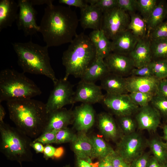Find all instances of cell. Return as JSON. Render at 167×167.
Instances as JSON below:
<instances>
[{"mask_svg": "<svg viewBox=\"0 0 167 167\" xmlns=\"http://www.w3.org/2000/svg\"><path fill=\"white\" fill-rule=\"evenodd\" d=\"M113 154L109 155L100 160L97 167H113L112 159Z\"/></svg>", "mask_w": 167, "mask_h": 167, "instance_id": "48", "label": "cell"}, {"mask_svg": "<svg viewBox=\"0 0 167 167\" xmlns=\"http://www.w3.org/2000/svg\"><path fill=\"white\" fill-rule=\"evenodd\" d=\"M6 112L4 108L2 105L0 104V122H4V119L5 118Z\"/></svg>", "mask_w": 167, "mask_h": 167, "instance_id": "54", "label": "cell"}, {"mask_svg": "<svg viewBox=\"0 0 167 167\" xmlns=\"http://www.w3.org/2000/svg\"><path fill=\"white\" fill-rule=\"evenodd\" d=\"M56 148L50 144L46 145L44 147L43 153L44 157L46 160H48L49 158L53 159Z\"/></svg>", "mask_w": 167, "mask_h": 167, "instance_id": "47", "label": "cell"}, {"mask_svg": "<svg viewBox=\"0 0 167 167\" xmlns=\"http://www.w3.org/2000/svg\"><path fill=\"white\" fill-rule=\"evenodd\" d=\"M147 167H164L153 156L150 157Z\"/></svg>", "mask_w": 167, "mask_h": 167, "instance_id": "51", "label": "cell"}, {"mask_svg": "<svg viewBox=\"0 0 167 167\" xmlns=\"http://www.w3.org/2000/svg\"><path fill=\"white\" fill-rule=\"evenodd\" d=\"M75 135L67 127L58 130L56 134L55 143L60 144L68 142L71 143Z\"/></svg>", "mask_w": 167, "mask_h": 167, "instance_id": "36", "label": "cell"}, {"mask_svg": "<svg viewBox=\"0 0 167 167\" xmlns=\"http://www.w3.org/2000/svg\"><path fill=\"white\" fill-rule=\"evenodd\" d=\"M96 57L95 47L88 36L83 32L77 34L62 54V63L65 68L63 79L67 80L70 75L81 78Z\"/></svg>", "mask_w": 167, "mask_h": 167, "instance_id": "4", "label": "cell"}, {"mask_svg": "<svg viewBox=\"0 0 167 167\" xmlns=\"http://www.w3.org/2000/svg\"><path fill=\"white\" fill-rule=\"evenodd\" d=\"M150 157L148 153L140 155L131 162L130 167H147Z\"/></svg>", "mask_w": 167, "mask_h": 167, "instance_id": "43", "label": "cell"}, {"mask_svg": "<svg viewBox=\"0 0 167 167\" xmlns=\"http://www.w3.org/2000/svg\"><path fill=\"white\" fill-rule=\"evenodd\" d=\"M94 6L99 8L103 13L117 7V0H96Z\"/></svg>", "mask_w": 167, "mask_h": 167, "instance_id": "42", "label": "cell"}, {"mask_svg": "<svg viewBox=\"0 0 167 167\" xmlns=\"http://www.w3.org/2000/svg\"><path fill=\"white\" fill-rule=\"evenodd\" d=\"M100 81V86L107 94L116 95L128 93L125 77L109 72Z\"/></svg>", "mask_w": 167, "mask_h": 167, "instance_id": "20", "label": "cell"}, {"mask_svg": "<svg viewBox=\"0 0 167 167\" xmlns=\"http://www.w3.org/2000/svg\"><path fill=\"white\" fill-rule=\"evenodd\" d=\"M64 167H70L69 165H66Z\"/></svg>", "mask_w": 167, "mask_h": 167, "instance_id": "57", "label": "cell"}, {"mask_svg": "<svg viewBox=\"0 0 167 167\" xmlns=\"http://www.w3.org/2000/svg\"><path fill=\"white\" fill-rule=\"evenodd\" d=\"M73 125L79 132H86L95 122V113L91 105L83 104L72 110Z\"/></svg>", "mask_w": 167, "mask_h": 167, "instance_id": "14", "label": "cell"}, {"mask_svg": "<svg viewBox=\"0 0 167 167\" xmlns=\"http://www.w3.org/2000/svg\"><path fill=\"white\" fill-rule=\"evenodd\" d=\"M167 15V4L164 1H161L157 3L147 21V35L150 31L163 22Z\"/></svg>", "mask_w": 167, "mask_h": 167, "instance_id": "28", "label": "cell"}, {"mask_svg": "<svg viewBox=\"0 0 167 167\" xmlns=\"http://www.w3.org/2000/svg\"><path fill=\"white\" fill-rule=\"evenodd\" d=\"M17 57V62L23 72L44 75L51 79L54 85L58 80L51 66L49 47L30 41L12 44Z\"/></svg>", "mask_w": 167, "mask_h": 167, "instance_id": "3", "label": "cell"}, {"mask_svg": "<svg viewBox=\"0 0 167 167\" xmlns=\"http://www.w3.org/2000/svg\"><path fill=\"white\" fill-rule=\"evenodd\" d=\"M65 150L63 147L60 146L56 148L54 158L58 159L61 158L63 155Z\"/></svg>", "mask_w": 167, "mask_h": 167, "instance_id": "53", "label": "cell"}, {"mask_svg": "<svg viewBox=\"0 0 167 167\" xmlns=\"http://www.w3.org/2000/svg\"><path fill=\"white\" fill-rule=\"evenodd\" d=\"M130 75L142 77L154 76L151 63L141 68H134L132 70Z\"/></svg>", "mask_w": 167, "mask_h": 167, "instance_id": "41", "label": "cell"}, {"mask_svg": "<svg viewBox=\"0 0 167 167\" xmlns=\"http://www.w3.org/2000/svg\"><path fill=\"white\" fill-rule=\"evenodd\" d=\"M31 2L33 6L42 5L46 4L47 6L53 4V0H31Z\"/></svg>", "mask_w": 167, "mask_h": 167, "instance_id": "52", "label": "cell"}, {"mask_svg": "<svg viewBox=\"0 0 167 167\" xmlns=\"http://www.w3.org/2000/svg\"><path fill=\"white\" fill-rule=\"evenodd\" d=\"M151 65L155 77L158 79L167 77V59L153 60Z\"/></svg>", "mask_w": 167, "mask_h": 167, "instance_id": "33", "label": "cell"}, {"mask_svg": "<svg viewBox=\"0 0 167 167\" xmlns=\"http://www.w3.org/2000/svg\"><path fill=\"white\" fill-rule=\"evenodd\" d=\"M17 3L19 11L16 23L18 29L22 30L26 36L40 32V26L36 22L37 12L30 1L19 0Z\"/></svg>", "mask_w": 167, "mask_h": 167, "instance_id": "9", "label": "cell"}, {"mask_svg": "<svg viewBox=\"0 0 167 167\" xmlns=\"http://www.w3.org/2000/svg\"><path fill=\"white\" fill-rule=\"evenodd\" d=\"M71 143L76 157L87 161L92 159V143L91 138L86 135V132H79Z\"/></svg>", "mask_w": 167, "mask_h": 167, "instance_id": "23", "label": "cell"}, {"mask_svg": "<svg viewBox=\"0 0 167 167\" xmlns=\"http://www.w3.org/2000/svg\"><path fill=\"white\" fill-rule=\"evenodd\" d=\"M135 68L147 65L152 61L150 41L148 37L138 40L135 46L128 55Z\"/></svg>", "mask_w": 167, "mask_h": 167, "instance_id": "16", "label": "cell"}, {"mask_svg": "<svg viewBox=\"0 0 167 167\" xmlns=\"http://www.w3.org/2000/svg\"><path fill=\"white\" fill-rule=\"evenodd\" d=\"M138 9L147 21L158 2L156 0H137Z\"/></svg>", "mask_w": 167, "mask_h": 167, "instance_id": "34", "label": "cell"}, {"mask_svg": "<svg viewBox=\"0 0 167 167\" xmlns=\"http://www.w3.org/2000/svg\"><path fill=\"white\" fill-rule=\"evenodd\" d=\"M139 40L127 29L111 41L112 52L128 54L135 46Z\"/></svg>", "mask_w": 167, "mask_h": 167, "instance_id": "21", "label": "cell"}, {"mask_svg": "<svg viewBox=\"0 0 167 167\" xmlns=\"http://www.w3.org/2000/svg\"><path fill=\"white\" fill-rule=\"evenodd\" d=\"M40 88L24 73L6 68L0 72V103L40 95Z\"/></svg>", "mask_w": 167, "mask_h": 167, "instance_id": "6", "label": "cell"}, {"mask_svg": "<svg viewBox=\"0 0 167 167\" xmlns=\"http://www.w3.org/2000/svg\"><path fill=\"white\" fill-rule=\"evenodd\" d=\"M92 160L87 161L85 160L76 157V167H93Z\"/></svg>", "mask_w": 167, "mask_h": 167, "instance_id": "49", "label": "cell"}, {"mask_svg": "<svg viewBox=\"0 0 167 167\" xmlns=\"http://www.w3.org/2000/svg\"><path fill=\"white\" fill-rule=\"evenodd\" d=\"M45 104L48 113L61 109L67 105L73 104L74 91L73 86L67 80L63 79H58L54 85Z\"/></svg>", "mask_w": 167, "mask_h": 167, "instance_id": "8", "label": "cell"}, {"mask_svg": "<svg viewBox=\"0 0 167 167\" xmlns=\"http://www.w3.org/2000/svg\"><path fill=\"white\" fill-rule=\"evenodd\" d=\"M156 94L167 100V79H159Z\"/></svg>", "mask_w": 167, "mask_h": 167, "instance_id": "44", "label": "cell"}, {"mask_svg": "<svg viewBox=\"0 0 167 167\" xmlns=\"http://www.w3.org/2000/svg\"><path fill=\"white\" fill-rule=\"evenodd\" d=\"M112 163L113 167H130V164L116 152L113 155Z\"/></svg>", "mask_w": 167, "mask_h": 167, "instance_id": "45", "label": "cell"}, {"mask_svg": "<svg viewBox=\"0 0 167 167\" xmlns=\"http://www.w3.org/2000/svg\"><path fill=\"white\" fill-rule=\"evenodd\" d=\"M119 118L121 126L126 135L135 132V123L131 116H125Z\"/></svg>", "mask_w": 167, "mask_h": 167, "instance_id": "38", "label": "cell"}, {"mask_svg": "<svg viewBox=\"0 0 167 167\" xmlns=\"http://www.w3.org/2000/svg\"><path fill=\"white\" fill-rule=\"evenodd\" d=\"M60 3L66 5L68 6H74L80 9L85 6L87 4L83 0H59Z\"/></svg>", "mask_w": 167, "mask_h": 167, "instance_id": "46", "label": "cell"}, {"mask_svg": "<svg viewBox=\"0 0 167 167\" xmlns=\"http://www.w3.org/2000/svg\"><path fill=\"white\" fill-rule=\"evenodd\" d=\"M88 36L95 47L96 58L104 59L112 52L111 41L101 30H93Z\"/></svg>", "mask_w": 167, "mask_h": 167, "instance_id": "24", "label": "cell"}, {"mask_svg": "<svg viewBox=\"0 0 167 167\" xmlns=\"http://www.w3.org/2000/svg\"><path fill=\"white\" fill-rule=\"evenodd\" d=\"M98 126L104 136L107 138L114 140L117 137L118 131L113 118L108 113L103 112L97 117Z\"/></svg>", "mask_w": 167, "mask_h": 167, "instance_id": "26", "label": "cell"}, {"mask_svg": "<svg viewBox=\"0 0 167 167\" xmlns=\"http://www.w3.org/2000/svg\"><path fill=\"white\" fill-rule=\"evenodd\" d=\"M79 21L70 6H47L39 25L46 45L49 47L70 43L77 34Z\"/></svg>", "mask_w": 167, "mask_h": 167, "instance_id": "1", "label": "cell"}, {"mask_svg": "<svg viewBox=\"0 0 167 167\" xmlns=\"http://www.w3.org/2000/svg\"><path fill=\"white\" fill-rule=\"evenodd\" d=\"M147 36L151 41L167 39V20L150 31Z\"/></svg>", "mask_w": 167, "mask_h": 167, "instance_id": "35", "label": "cell"}, {"mask_svg": "<svg viewBox=\"0 0 167 167\" xmlns=\"http://www.w3.org/2000/svg\"><path fill=\"white\" fill-rule=\"evenodd\" d=\"M117 6L130 14L138 9L137 0H117Z\"/></svg>", "mask_w": 167, "mask_h": 167, "instance_id": "39", "label": "cell"}, {"mask_svg": "<svg viewBox=\"0 0 167 167\" xmlns=\"http://www.w3.org/2000/svg\"><path fill=\"white\" fill-rule=\"evenodd\" d=\"M90 138L92 145V159L96 158L100 160L116 152L101 138L94 136Z\"/></svg>", "mask_w": 167, "mask_h": 167, "instance_id": "29", "label": "cell"}, {"mask_svg": "<svg viewBox=\"0 0 167 167\" xmlns=\"http://www.w3.org/2000/svg\"><path fill=\"white\" fill-rule=\"evenodd\" d=\"M163 139L165 141V143L167 145V125H164L163 127Z\"/></svg>", "mask_w": 167, "mask_h": 167, "instance_id": "55", "label": "cell"}, {"mask_svg": "<svg viewBox=\"0 0 167 167\" xmlns=\"http://www.w3.org/2000/svg\"><path fill=\"white\" fill-rule=\"evenodd\" d=\"M150 41L152 61L167 59V39Z\"/></svg>", "mask_w": 167, "mask_h": 167, "instance_id": "31", "label": "cell"}, {"mask_svg": "<svg viewBox=\"0 0 167 167\" xmlns=\"http://www.w3.org/2000/svg\"><path fill=\"white\" fill-rule=\"evenodd\" d=\"M30 138L16 127L4 122H0V150L11 161L22 167L23 162L33 161Z\"/></svg>", "mask_w": 167, "mask_h": 167, "instance_id": "5", "label": "cell"}, {"mask_svg": "<svg viewBox=\"0 0 167 167\" xmlns=\"http://www.w3.org/2000/svg\"><path fill=\"white\" fill-rule=\"evenodd\" d=\"M18 10V3L14 0L0 1V32L12 26L17 18Z\"/></svg>", "mask_w": 167, "mask_h": 167, "instance_id": "22", "label": "cell"}, {"mask_svg": "<svg viewBox=\"0 0 167 167\" xmlns=\"http://www.w3.org/2000/svg\"><path fill=\"white\" fill-rule=\"evenodd\" d=\"M156 93L150 92H133L128 94L132 101L139 107L146 106L151 103Z\"/></svg>", "mask_w": 167, "mask_h": 167, "instance_id": "32", "label": "cell"}, {"mask_svg": "<svg viewBox=\"0 0 167 167\" xmlns=\"http://www.w3.org/2000/svg\"><path fill=\"white\" fill-rule=\"evenodd\" d=\"M130 14V21L127 29L139 40L145 38L148 32L147 21L142 16L135 13Z\"/></svg>", "mask_w": 167, "mask_h": 167, "instance_id": "27", "label": "cell"}, {"mask_svg": "<svg viewBox=\"0 0 167 167\" xmlns=\"http://www.w3.org/2000/svg\"><path fill=\"white\" fill-rule=\"evenodd\" d=\"M109 72L104 59L96 58L85 71L81 80L94 83L101 80Z\"/></svg>", "mask_w": 167, "mask_h": 167, "instance_id": "25", "label": "cell"}, {"mask_svg": "<svg viewBox=\"0 0 167 167\" xmlns=\"http://www.w3.org/2000/svg\"><path fill=\"white\" fill-rule=\"evenodd\" d=\"M58 131H53L42 134L40 136L34 139L33 142H38L43 144L55 143L56 134Z\"/></svg>", "mask_w": 167, "mask_h": 167, "instance_id": "40", "label": "cell"}, {"mask_svg": "<svg viewBox=\"0 0 167 167\" xmlns=\"http://www.w3.org/2000/svg\"><path fill=\"white\" fill-rule=\"evenodd\" d=\"M130 17L118 7L103 13L100 30L110 41L127 29Z\"/></svg>", "mask_w": 167, "mask_h": 167, "instance_id": "7", "label": "cell"}, {"mask_svg": "<svg viewBox=\"0 0 167 167\" xmlns=\"http://www.w3.org/2000/svg\"><path fill=\"white\" fill-rule=\"evenodd\" d=\"M135 118L139 128L148 131H155L161 122V115L158 110L150 104L139 107Z\"/></svg>", "mask_w": 167, "mask_h": 167, "instance_id": "15", "label": "cell"}, {"mask_svg": "<svg viewBox=\"0 0 167 167\" xmlns=\"http://www.w3.org/2000/svg\"><path fill=\"white\" fill-rule=\"evenodd\" d=\"M151 105L156 109L161 115L167 118V100L156 94L153 97Z\"/></svg>", "mask_w": 167, "mask_h": 167, "instance_id": "37", "label": "cell"}, {"mask_svg": "<svg viewBox=\"0 0 167 167\" xmlns=\"http://www.w3.org/2000/svg\"><path fill=\"white\" fill-rule=\"evenodd\" d=\"M165 145H166V148H167V145H166L165 144Z\"/></svg>", "mask_w": 167, "mask_h": 167, "instance_id": "58", "label": "cell"}, {"mask_svg": "<svg viewBox=\"0 0 167 167\" xmlns=\"http://www.w3.org/2000/svg\"><path fill=\"white\" fill-rule=\"evenodd\" d=\"M104 60L110 72L124 77L135 68L128 55L112 52Z\"/></svg>", "mask_w": 167, "mask_h": 167, "instance_id": "13", "label": "cell"}, {"mask_svg": "<svg viewBox=\"0 0 167 167\" xmlns=\"http://www.w3.org/2000/svg\"><path fill=\"white\" fill-rule=\"evenodd\" d=\"M143 146L141 136L134 132L126 135L122 138L118 143L116 152L130 164L140 155Z\"/></svg>", "mask_w": 167, "mask_h": 167, "instance_id": "11", "label": "cell"}, {"mask_svg": "<svg viewBox=\"0 0 167 167\" xmlns=\"http://www.w3.org/2000/svg\"><path fill=\"white\" fill-rule=\"evenodd\" d=\"M31 145V147L34 150L36 153H43L44 147L41 143L32 141Z\"/></svg>", "mask_w": 167, "mask_h": 167, "instance_id": "50", "label": "cell"}, {"mask_svg": "<svg viewBox=\"0 0 167 167\" xmlns=\"http://www.w3.org/2000/svg\"><path fill=\"white\" fill-rule=\"evenodd\" d=\"M100 86L81 80L73 97V104L77 102L90 105L102 102L105 95Z\"/></svg>", "mask_w": 167, "mask_h": 167, "instance_id": "12", "label": "cell"}, {"mask_svg": "<svg viewBox=\"0 0 167 167\" xmlns=\"http://www.w3.org/2000/svg\"><path fill=\"white\" fill-rule=\"evenodd\" d=\"M6 105L10 118L16 128L31 139L42 134L49 115L45 104L30 98L10 101Z\"/></svg>", "mask_w": 167, "mask_h": 167, "instance_id": "2", "label": "cell"}, {"mask_svg": "<svg viewBox=\"0 0 167 167\" xmlns=\"http://www.w3.org/2000/svg\"><path fill=\"white\" fill-rule=\"evenodd\" d=\"M128 93L133 92L153 93L156 94L159 79L154 76L142 77L130 76L126 78Z\"/></svg>", "mask_w": 167, "mask_h": 167, "instance_id": "19", "label": "cell"}, {"mask_svg": "<svg viewBox=\"0 0 167 167\" xmlns=\"http://www.w3.org/2000/svg\"><path fill=\"white\" fill-rule=\"evenodd\" d=\"M102 103L118 117L131 116L139 107L132 101L128 94L111 95L106 94Z\"/></svg>", "mask_w": 167, "mask_h": 167, "instance_id": "10", "label": "cell"}, {"mask_svg": "<svg viewBox=\"0 0 167 167\" xmlns=\"http://www.w3.org/2000/svg\"><path fill=\"white\" fill-rule=\"evenodd\" d=\"M149 146L153 156L163 165L167 161V149L165 143L157 139L153 138L150 141Z\"/></svg>", "mask_w": 167, "mask_h": 167, "instance_id": "30", "label": "cell"}, {"mask_svg": "<svg viewBox=\"0 0 167 167\" xmlns=\"http://www.w3.org/2000/svg\"><path fill=\"white\" fill-rule=\"evenodd\" d=\"M72 110L62 108L49 113L48 120L43 133L66 128L73 123Z\"/></svg>", "mask_w": 167, "mask_h": 167, "instance_id": "17", "label": "cell"}, {"mask_svg": "<svg viewBox=\"0 0 167 167\" xmlns=\"http://www.w3.org/2000/svg\"><path fill=\"white\" fill-rule=\"evenodd\" d=\"M164 167H167V161L164 165Z\"/></svg>", "mask_w": 167, "mask_h": 167, "instance_id": "56", "label": "cell"}, {"mask_svg": "<svg viewBox=\"0 0 167 167\" xmlns=\"http://www.w3.org/2000/svg\"><path fill=\"white\" fill-rule=\"evenodd\" d=\"M80 9L79 21L82 28L84 29L100 30L103 14L101 10L95 6L88 4Z\"/></svg>", "mask_w": 167, "mask_h": 167, "instance_id": "18", "label": "cell"}]
</instances>
